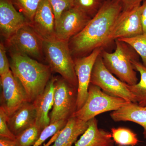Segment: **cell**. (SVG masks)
Returning <instances> with one entry per match:
<instances>
[{
    "label": "cell",
    "instance_id": "1",
    "mask_svg": "<svg viewBox=\"0 0 146 146\" xmlns=\"http://www.w3.org/2000/svg\"><path fill=\"white\" fill-rule=\"evenodd\" d=\"M122 11V7L116 0H105L85 27L69 40L74 59L86 56L94 50L103 49L109 44L112 29Z\"/></svg>",
    "mask_w": 146,
    "mask_h": 146
},
{
    "label": "cell",
    "instance_id": "2",
    "mask_svg": "<svg viewBox=\"0 0 146 146\" xmlns=\"http://www.w3.org/2000/svg\"><path fill=\"white\" fill-rule=\"evenodd\" d=\"M9 52L11 70L23 84L29 102H33L44 92L51 78L50 67L27 56Z\"/></svg>",
    "mask_w": 146,
    "mask_h": 146
},
{
    "label": "cell",
    "instance_id": "3",
    "mask_svg": "<svg viewBox=\"0 0 146 146\" xmlns=\"http://www.w3.org/2000/svg\"><path fill=\"white\" fill-rule=\"evenodd\" d=\"M115 41L116 49L114 52L102 50L101 56L104 63L108 70L121 81L129 85H135L138 79L132 61L137 60L136 52L126 43L117 39Z\"/></svg>",
    "mask_w": 146,
    "mask_h": 146
},
{
    "label": "cell",
    "instance_id": "4",
    "mask_svg": "<svg viewBox=\"0 0 146 146\" xmlns=\"http://www.w3.org/2000/svg\"><path fill=\"white\" fill-rule=\"evenodd\" d=\"M44 53L52 72L58 73L72 86L78 88V80L69 41L55 39L44 41Z\"/></svg>",
    "mask_w": 146,
    "mask_h": 146
},
{
    "label": "cell",
    "instance_id": "5",
    "mask_svg": "<svg viewBox=\"0 0 146 146\" xmlns=\"http://www.w3.org/2000/svg\"><path fill=\"white\" fill-rule=\"evenodd\" d=\"M130 102L112 96L102 91L98 86L90 84L88 96L82 107L76 111L72 116L82 121H88L97 115L119 109Z\"/></svg>",
    "mask_w": 146,
    "mask_h": 146
},
{
    "label": "cell",
    "instance_id": "6",
    "mask_svg": "<svg viewBox=\"0 0 146 146\" xmlns=\"http://www.w3.org/2000/svg\"><path fill=\"white\" fill-rule=\"evenodd\" d=\"M90 82L108 95L138 104L137 98L131 91L129 85L116 78L108 70L104 63L101 54L94 64Z\"/></svg>",
    "mask_w": 146,
    "mask_h": 146
},
{
    "label": "cell",
    "instance_id": "7",
    "mask_svg": "<svg viewBox=\"0 0 146 146\" xmlns=\"http://www.w3.org/2000/svg\"><path fill=\"white\" fill-rule=\"evenodd\" d=\"M53 109L49 115L50 124L68 120L77 110L78 88L61 76H56Z\"/></svg>",
    "mask_w": 146,
    "mask_h": 146
},
{
    "label": "cell",
    "instance_id": "8",
    "mask_svg": "<svg viewBox=\"0 0 146 146\" xmlns=\"http://www.w3.org/2000/svg\"><path fill=\"white\" fill-rule=\"evenodd\" d=\"M44 40L28 24L22 27L5 40V46L9 52L27 56L40 62L45 59Z\"/></svg>",
    "mask_w": 146,
    "mask_h": 146
},
{
    "label": "cell",
    "instance_id": "9",
    "mask_svg": "<svg viewBox=\"0 0 146 146\" xmlns=\"http://www.w3.org/2000/svg\"><path fill=\"white\" fill-rule=\"evenodd\" d=\"M1 107L8 117L25 102L28 101L26 91L11 70L1 76Z\"/></svg>",
    "mask_w": 146,
    "mask_h": 146
},
{
    "label": "cell",
    "instance_id": "10",
    "mask_svg": "<svg viewBox=\"0 0 146 146\" xmlns=\"http://www.w3.org/2000/svg\"><path fill=\"white\" fill-rule=\"evenodd\" d=\"M91 19L74 7L65 11L55 24L56 39L69 41L82 31Z\"/></svg>",
    "mask_w": 146,
    "mask_h": 146
},
{
    "label": "cell",
    "instance_id": "11",
    "mask_svg": "<svg viewBox=\"0 0 146 146\" xmlns=\"http://www.w3.org/2000/svg\"><path fill=\"white\" fill-rule=\"evenodd\" d=\"M103 50L96 49L86 56L74 59L75 70L78 80L76 111L82 107L87 99L93 67Z\"/></svg>",
    "mask_w": 146,
    "mask_h": 146
},
{
    "label": "cell",
    "instance_id": "12",
    "mask_svg": "<svg viewBox=\"0 0 146 146\" xmlns=\"http://www.w3.org/2000/svg\"><path fill=\"white\" fill-rule=\"evenodd\" d=\"M141 5L127 11H122L115 22L110 42L129 38L143 33L141 20Z\"/></svg>",
    "mask_w": 146,
    "mask_h": 146
},
{
    "label": "cell",
    "instance_id": "13",
    "mask_svg": "<svg viewBox=\"0 0 146 146\" xmlns=\"http://www.w3.org/2000/svg\"><path fill=\"white\" fill-rule=\"evenodd\" d=\"M30 25L44 41L56 39L55 18L48 0H42L35 12L32 23Z\"/></svg>",
    "mask_w": 146,
    "mask_h": 146
},
{
    "label": "cell",
    "instance_id": "14",
    "mask_svg": "<svg viewBox=\"0 0 146 146\" xmlns=\"http://www.w3.org/2000/svg\"><path fill=\"white\" fill-rule=\"evenodd\" d=\"M28 24L25 16L16 9L10 0H0V32L5 40Z\"/></svg>",
    "mask_w": 146,
    "mask_h": 146
},
{
    "label": "cell",
    "instance_id": "15",
    "mask_svg": "<svg viewBox=\"0 0 146 146\" xmlns=\"http://www.w3.org/2000/svg\"><path fill=\"white\" fill-rule=\"evenodd\" d=\"M36 117V110L33 103L25 102L8 117L7 124L11 131L16 137L35 123Z\"/></svg>",
    "mask_w": 146,
    "mask_h": 146
},
{
    "label": "cell",
    "instance_id": "16",
    "mask_svg": "<svg viewBox=\"0 0 146 146\" xmlns=\"http://www.w3.org/2000/svg\"><path fill=\"white\" fill-rule=\"evenodd\" d=\"M56 79V76H52L44 92L33 102L36 110L35 124L42 130L50 124L49 112L53 106Z\"/></svg>",
    "mask_w": 146,
    "mask_h": 146
},
{
    "label": "cell",
    "instance_id": "17",
    "mask_svg": "<svg viewBox=\"0 0 146 146\" xmlns=\"http://www.w3.org/2000/svg\"><path fill=\"white\" fill-rule=\"evenodd\" d=\"M88 128L74 146H114L111 133L99 128L98 121L94 118L88 121Z\"/></svg>",
    "mask_w": 146,
    "mask_h": 146
},
{
    "label": "cell",
    "instance_id": "18",
    "mask_svg": "<svg viewBox=\"0 0 146 146\" xmlns=\"http://www.w3.org/2000/svg\"><path fill=\"white\" fill-rule=\"evenodd\" d=\"M88 125V121L72 116L63 129L59 131L54 144L51 146H72L78 136L86 131Z\"/></svg>",
    "mask_w": 146,
    "mask_h": 146
},
{
    "label": "cell",
    "instance_id": "19",
    "mask_svg": "<svg viewBox=\"0 0 146 146\" xmlns=\"http://www.w3.org/2000/svg\"><path fill=\"white\" fill-rule=\"evenodd\" d=\"M111 118L116 122L131 121L143 128L144 138L146 139V108L137 104L130 102L110 114Z\"/></svg>",
    "mask_w": 146,
    "mask_h": 146
},
{
    "label": "cell",
    "instance_id": "20",
    "mask_svg": "<svg viewBox=\"0 0 146 146\" xmlns=\"http://www.w3.org/2000/svg\"><path fill=\"white\" fill-rule=\"evenodd\" d=\"M132 63L135 70L140 73L141 79L135 85H129V89L136 96L138 105L145 107L146 106V67L137 60H132Z\"/></svg>",
    "mask_w": 146,
    "mask_h": 146
},
{
    "label": "cell",
    "instance_id": "21",
    "mask_svg": "<svg viewBox=\"0 0 146 146\" xmlns=\"http://www.w3.org/2000/svg\"><path fill=\"white\" fill-rule=\"evenodd\" d=\"M111 134L113 141L117 145L135 146L139 142L136 133L127 128H113L111 129Z\"/></svg>",
    "mask_w": 146,
    "mask_h": 146
},
{
    "label": "cell",
    "instance_id": "22",
    "mask_svg": "<svg viewBox=\"0 0 146 146\" xmlns=\"http://www.w3.org/2000/svg\"><path fill=\"white\" fill-rule=\"evenodd\" d=\"M16 9L22 13L30 25L42 0H10Z\"/></svg>",
    "mask_w": 146,
    "mask_h": 146
},
{
    "label": "cell",
    "instance_id": "23",
    "mask_svg": "<svg viewBox=\"0 0 146 146\" xmlns=\"http://www.w3.org/2000/svg\"><path fill=\"white\" fill-rule=\"evenodd\" d=\"M42 131L34 124L16 136L15 141L18 146H33L39 139Z\"/></svg>",
    "mask_w": 146,
    "mask_h": 146
},
{
    "label": "cell",
    "instance_id": "24",
    "mask_svg": "<svg viewBox=\"0 0 146 146\" xmlns=\"http://www.w3.org/2000/svg\"><path fill=\"white\" fill-rule=\"evenodd\" d=\"M117 39L126 43L131 47L141 56L143 64L146 67V33L129 38Z\"/></svg>",
    "mask_w": 146,
    "mask_h": 146
},
{
    "label": "cell",
    "instance_id": "25",
    "mask_svg": "<svg viewBox=\"0 0 146 146\" xmlns=\"http://www.w3.org/2000/svg\"><path fill=\"white\" fill-rule=\"evenodd\" d=\"M105 0H74V7L92 18L103 5Z\"/></svg>",
    "mask_w": 146,
    "mask_h": 146
},
{
    "label": "cell",
    "instance_id": "26",
    "mask_svg": "<svg viewBox=\"0 0 146 146\" xmlns=\"http://www.w3.org/2000/svg\"><path fill=\"white\" fill-rule=\"evenodd\" d=\"M68 120H61L52 123L45 128L42 131L38 141L33 146H40L48 138L54 136L58 131L63 129L66 125Z\"/></svg>",
    "mask_w": 146,
    "mask_h": 146
},
{
    "label": "cell",
    "instance_id": "27",
    "mask_svg": "<svg viewBox=\"0 0 146 146\" xmlns=\"http://www.w3.org/2000/svg\"><path fill=\"white\" fill-rule=\"evenodd\" d=\"M55 18V24L65 11L74 7V0H48Z\"/></svg>",
    "mask_w": 146,
    "mask_h": 146
},
{
    "label": "cell",
    "instance_id": "28",
    "mask_svg": "<svg viewBox=\"0 0 146 146\" xmlns=\"http://www.w3.org/2000/svg\"><path fill=\"white\" fill-rule=\"evenodd\" d=\"M7 118L5 112L0 107V137L15 140L16 136L11 131L7 124Z\"/></svg>",
    "mask_w": 146,
    "mask_h": 146
},
{
    "label": "cell",
    "instance_id": "29",
    "mask_svg": "<svg viewBox=\"0 0 146 146\" xmlns=\"http://www.w3.org/2000/svg\"><path fill=\"white\" fill-rule=\"evenodd\" d=\"M11 70L10 63L7 56L6 48L3 42L0 43V76Z\"/></svg>",
    "mask_w": 146,
    "mask_h": 146
},
{
    "label": "cell",
    "instance_id": "30",
    "mask_svg": "<svg viewBox=\"0 0 146 146\" xmlns=\"http://www.w3.org/2000/svg\"><path fill=\"white\" fill-rule=\"evenodd\" d=\"M122 7V11L129 10L138 5L145 0H116Z\"/></svg>",
    "mask_w": 146,
    "mask_h": 146
},
{
    "label": "cell",
    "instance_id": "31",
    "mask_svg": "<svg viewBox=\"0 0 146 146\" xmlns=\"http://www.w3.org/2000/svg\"><path fill=\"white\" fill-rule=\"evenodd\" d=\"M141 20L143 33H146V0L141 4Z\"/></svg>",
    "mask_w": 146,
    "mask_h": 146
},
{
    "label": "cell",
    "instance_id": "32",
    "mask_svg": "<svg viewBox=\"0 0 146 146\" xmlns=\"http://www.w3.org/2000/svg\"><path fill=\"white\" fill-rule=\"evenodd\" d=\"M0 146H18L15 140L0 137Z\"/></svg>",
    "mask_w": 146,
    "mask_h": 146
},
{
    "label": "cell",
    "instance_id": "33",
    "mask_svg": "<svg viewBox=\"0 0 146 146\" xmlns=\"http://www.w3.org/2000/svg\"><path fill=\"white\" fill-rule=\"evenodd\" d=\"M59 131H58V132L56 133V134L54 135L52 138H51L50 140V141H49L48 142V143H47L46 144V145H45L44 146H50L51 144H52V143H54V141H55L56 138H57L58 135V133H59Z\"/></svg>",
    "mask_w": 146,
    "mask_h": 146
},
{
    "label": "cell",
    "instance_id": "34",
    "mask_svg": "<svg viewBox=\"0 0 146 146\" xmlns=\"http://www.w3.org/2000/svg\"><path fill=\"white\" fill-rule=\"evenodd\" d=\"M116 146H122L119 145H117Z\"/></svg>",
    "mask_w": 146,
    "mask_h": 146
},
{
    "label": "cell",
    "instance_id": "35",
    "mask_svg": "<svg viewBox=\"0 0 146 146\" xmlns=\"http://www.w3.org/2000/svg\"><path fill=\"white\" fill-rule=\"evenodd\" d=\"M145 107V108H146V107Z\"/></svg>",
    "mask_w": 146,
    "mask_h": 146
}]
</instances>
